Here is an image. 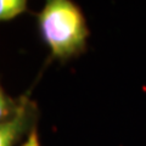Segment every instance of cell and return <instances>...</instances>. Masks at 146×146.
Here are the masks:
<instances>
[{
  "mask_svg": "<svg viewBox=\"0 0 146 146\" xmlns=\"http://www.w3.org/2000/svg\"><path fill=\"white\" fill-rule=\"evenodd\" d=\"M39 28L54 57L67 60L85 50L89 29L72 0H46L39 13Z\"/></svg>",
  "mask_w": 146,
  "mask_h": 146,
  "instance_id": "6da1fadb",
  "label": "cell"
},
{
  "mask_svg": "<svg viewBox=\"0 0 146 146\" xmlns=\"http://www.w3.org/2000/svg\"><path fill=\"white\" fill-rule=\"evenodd\" d=\"M28 111L26 105L18 107L6 121L0 122V146H13L28 125Z\"/></svg>",
  "mask_w": 146,
  "mask_h": 146,
  "instance_id": "7a4b0ae2",
  "label": "cell"
},
{
  "mask_svg": "<svg viewBox=\"0 0 146 146\" xmlns=\"http://www.w3.org/2000/svg\"><path fill=\"white\" fill-rule=\"evenodd\" d=\"M27 0H0V21L11 20L26 10Z\"/></svg>",
  "mask_w": 146,
  "mask_h": 146,
  "instance_id": "3957f363",
  "label": "cell"
},
{
  "mask_svg": "<svg viewBox=\"0 0 146 146\" xmlns=\"http://www.w3.org/2000/svg\"><path fill=\"white\" fill-rule=\"evenodd\" d=\"M13 113H15V111L12 110L11 102L9 101V99L4 95L3 91L0 90V122L6 121Z\"/></svg>",
  "mask_w": 146,
  "mask_h": 146,
  "instance_id": "277c9868",
  "label": "cell"
},
{
  "mask_svg": "<svg viewBox=\"0 0 146 146\" xmlns=\"http://www.w3.org/2000/svg\"><path fill=\"white\" fill-rule=\"evenodd\" d=\"M20 146H42L40 145V140H39L38 133H36V129H32L29 131L28 136H27V139Z\"/></svg>",
  "mask_w": 146,
  "mask_h": 146,
  "instance_id": "5b68a950",
  "label": "cell"
}]
</instances>
